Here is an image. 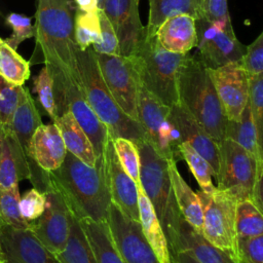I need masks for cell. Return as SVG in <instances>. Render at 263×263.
Wrapping results in <instances>:
<instances>
[{
	"label": "cell",
	"mask_w": 263,
	"mask_h": 263,
	"mask_svg": "<svg viewBox=\"0 0 263 263\" xmlns=\"http://www.w3.org/2000/svg\"><path fill=\"white\" fill-rule=\"evenodd\" d=\"M179 152L187 162L189 170L200 187V190L205 193L212 192L215 189V186L212 182L213 171L209 162L185 142H181L179 145Z\"/></svg>",
	"instance_id": "36"
},
{
	"label": "cell",
	"mask_w": 263,
	"mask_h": 263,
	"mask_svg": "<svg viewBox=\"0 0 263 263\" xmlns=\"http://www.w3.org/2000/svg\"><path fill=\"white\" fill-rule=\"evenodd\" d=\"M202 209L201 235L213 246L225 252L234 263L238 261L235 213L238 200L217 187L205 193L196 192Z\"/></svg>",
	"instance_id": "7"
},
{
	"label": "cell",
	"mask_w": 263,
	"mask_h": 263,
	"mask_svg": "<svg viewBox=\"0 0 263 263\" xmlns=\"http://www.w3.org/2000/svg\"><path fill=\"white\" fill-rule=\"evenodd\" d=\"M69 235L64 249L54 254L60 263H97L88 239L79 221L70 213Z\"/></svg>",
	"instance_id": "30"
},
{
	"label": "cell",
	"mask_w": 263,
	"mask_h": 263,
	"mask_svg": "<svg viewBox=\"0 0 263 263\" xmlns=\"http://www.w3.org/2000/svg\"><path fill=\"white\" fill-rule=\"evenodd\" d=\"M171 112L181 141L189 144L209 162L216 177L219 170V145L180 103L172 106Z\"/></svg>",
	"instance_id": "19"
},
{
	"label": "cell",
	"mask_w": 263,
	"mask_h": 263,
	"mask_svg": "<svg viewBox=\"0 0 263 263\" xmlns=\"http://www.w3.org/2000/svg\"><path fill=\"white\" fill-rule=\"evenodd\" d=\"M168 172L177 206L183 219L198 233L202 228V209L199 197L181 176L176 161L168 159Z\"/></svg>",
	"instance_id": "25"
},
{
	"label": "cell",
	"mask_w": 263,
	"mask_h": 263,
	"mask_svg": "<svg viewBox=\"0 0 263 263\" xmlns=\"http://www.w3.org/2000/svg\"><path fill=\"white\" fill-rule=\"evenodd\" d=\"M140 0H104L101 9L117 36L120 54H136L145 37L139 13Z\"/></svg>",
	"instance_id": "15"
},
{
	"label": "cell",
	"mask_w": 263,
	"mask_h": 263,
	"mask_svg": "<svg viewBox=\"0 0 263 263\" xmlns=\"http://www.w3.org/2000/svg\"><path fill=\"white\" fill-rule=\"evenodd\" d=\"M30 74V62L0 38V76L10 83L24 85Z\"/></svg>",
	"instance_id": "32"
},
{
	"label": "cell",
	"mask_w": 263,
	"mask_h": 263,
	"mask_svg": "<svg viewBox=\"0 0 263 263\" xmlns=\"http://www.w3.org/2000/svg\"><path fill=\"white\" fill-rule=\"evenodd\" d=\"M186 55L170 52L158 44L155 36L145 35L140 48L130 58L140 85L172 107L179 104L178 75Z\"/></svg>",
	"instance_id": "6"
},
{
	"label": "cell",
	"mask_w": 263,
	"mask_h": 263,
	"mask_svg": "<svg viewBox=\"0 0 263 263\" xmlns=\"http://www.w3.org/2000/svg\"><path fill=\"white\" fill-rule=\"evenodd\" d=\"M171 258L172 263H198L190 253L183 250L171 252Z\"/></svg>",
	"instance_id": "49"
},
{
	"label": "cell",
	"mask_w": 263,
	"mask_h": 263,
	"mask_svg": "<svg viewBox=\"0 0 263 263\" xmlns=\"http://www.w3.org/2000/svg\"><path fill=\"white\" fill-rule=\"evenodd\" d=\"M5 22L12 29V34L3 40L15 50L23 41L35 36V27L31 17L25 14L11 12L6 15Z\"/></svg>",
	"instance_id": "41"
},
{
	"label": "cell",
	"mask_w": 263,
	"mask_h": 263,
	"mask_svg": "<svg viewBox=\"0 0 263 263\" xmlns=\"http://www.w3.org/2000/svg\"><path fill=\"white\" fill-rule=\"evenodd\" d=\"M67 149L58 126L52 122L37 127L28 149L29 161L46 172L55 171L63 163Z\"/></svg>",
	"instance_id": "21"
},
{
	"label": "cell",
	"mask_w": 263,
	"mask_h": 263,
	"mask_svg": "<svg viewBox=\"0 0 263 263\" xmlns=\"http://www.w3.org/2000/svg\"><path fill=\"white\" fill-rule=\"evenodd\" d=\"M187 251L198 263H234L222 250L209 242L195 231L184 219H180L175 240L170 246V252Z\"/></svg>",
	"instance_id": "23"
},
{
	"label": "cell",
	"mask_w": 263,
	"mask_h": 263,
	"mask_svg": "<svg viewBox=\"0 0 263 263\" xmlns=\"http://www.w3.org/2000/svg\"><path fill=\"white\" fill-rule=\"evenodd\" d=\"M249 76V97L248 105L250 107L255 126L258 134V141L262 146V127H263V73Z\"/></svg>",
	"instance_id": "39"
},
{
	"label": "cell",
	"mask_w": 263,
	"mask_h": 263,
	"mask_svg": "<svg viewBox=\"0 0 263 263\" xmlns=\"http://www.w3.org/2000/svg\"><path fill=\"white\" fill-rule=\"evenodd\" d=\"M225 138L232 140L253 155L257 160L263 159L262 146L258 141V134L255 126V122L247 104L240 117L236 121H227L225 129ZM224 138V139H225Z\"/></svg>",
	"instance_id": "31"
},
{
	"label": "cell",
	"mask_w": 263,
	"mask_h": 263,
	"mask_svg": "<svg viewBox=\"0 0 263 263\" xmlns=\"http://www.w3.org/2000/svg\"><path fill=\"white\" fill-rule=\"evenodd\" d=\"M219 145L217 188L238 201L250 198L256 175L257 159L237 143L225 138Z\"/></svg>",
	"instance_id": "10"
},
{
	"label": "cell",
	"mask_w": 263,
	"mask_h": 263,
	"mask_svg": "<svg viewBox=\"0 0 263 263\" xmlns=\"http://www.w3.org/2000/svg\"><path fill=\"white\" fill-rule=\"evenodd\" d=\"M179 103L197 120L212 139L225 138L227 117L217 96L208 68L196 54L187 53L178 75Z\"/></svg>",
	"instance_id": "3"
},
{
	"label": "cell",
	"mask_w": 263,
	"mask_h": 263,
	"mask_svg": "<svg viewBox=\"0 0 263 263\" xmlns=\"http://www.w3.org/2000/svg\"><path fill=\"white\" fill-rule=\"evenodd\" d=\"M24 90V85L10 83L0 76V125L9 124Z\"/></svg>",
	"instance_id": "40"
},
{
	"label": "cell",
	"mask_w": 263,
	"mask_h": 263,
	"mask_svg": "<svg viewBox=\"0 0 263 263\" xmlns=\"http://www.w3.org/2000/svg\"><path fill=\"white\" fill-rule=\"evenodd\" d=\"M53 123L61 133L67 151L84 163L93 166L97 162V155L92 144L72 113L64 112L53 120Z\"/></svg>",
	"instance_id": "26"
},
{
	"label": "cell",
	"mask_w": 263,
	"mask_h": 263,
	"mask_svg": "<svg viewBox=\"0 0 263 263\" xmlns=\"http://www.w3.org/2000/svg\"><path fill=\"white\" fill-rule=\"evenodd\" d=\"M2 262H4V258H3V254H2V252L0 250V263H2Z\"/></svg>",
	"instance_id": "50"
},
{
	"label": "cell",
	"mask_w": 263,
	"mask_h": 263,
	"mask_svg": "<svg viewBox=\"0 0 263 263\" xmlns=\"http://www.w3.org/2000/svg\"><path fill=\"white\" fill-rule=\"evenodd\" d=\"M74 38L78 48L82 51L100 41V10L84 12L74 8Z\"/></svg>",
	"instance_id": "33"
},
{
	"label": "cell",
	"mask_w": 263,
	"mask_h": 263,
	"mask_svg": "<svg viewBox=\"0 0 263 263\" xmlns=\"http://www.w3.org/2000/svg\"><path fill=\"white\" fill-rule=\"evenodd\" d=\"M196 37V57L208 69L239 63L246 51V46L235 36L231 20L215 22L198 18Z\"/></svg>",
	"instance_id": "9"
},
{
	"label": "cell",
	"mask_w": 263,
	"mask_h": 263,
	"mask_svg": "<svg viewBox=\"0 0 263 263\" xmlns=\"http://www.w3.org/2000/svg\"><path fill=\"white\" fill-rule=\"evenodd\" d=\"M239 64L248 75L263 73V32L251 44L246 46V51Z\"/></svg>",
	"instance_id": "43"
},
{
	"label": "cell",
	"mask_w": 263,
	"mask_h": 263,
	"mask_svg": "<svg viewBox=\"0 0 263 263\" xmlns=\"http://www.w3.org/2000/svg\"><path fill=\"white\" fill-rule=\"evenodd\" d=\"M46 185L59 192L77 220L106 221L112 200L104 153L91 166L67 151L59 168L44 172V189Z\"/></svg>",
	"instance_id": "2"
},
{
	"label": "cell",
	"mask_w": 263,
	"mask_h": 263,
	"mask_svg": "<svg viewBox=\"0 0 263 263\" xmlns=\"http://www.w3.org/2000/svg\"><path fill=\"white\" fill-rule=\"evenodd\" d=\"M0 248L5 263H60L30 229L2 225Z\"/></svg>",
	"instance_id": "17"
},
{
	"label": "cell",
	"mask_w": 263,
	"mask_h": 263,
	"mask_svg": "<svg viewBox=\"0 0 263 263\" xmlns=\"http://www.w3.org/2000/svg\"><path fill=\"white\" fill-rule=\"evenodd\" d=\"M34 91L37 93L38 101L52 121L58 117L57 104L54 99L53 81L47 68L44 66L37 76L33 79Z\"/></svg>",
	"instance_id": "38"
},
{
	"label": "cell",
	"mask_w": 263,
	"mask_h": 263,
	"mask_svg": "<svg viewBox=\"0 0 263 263\" xmlns=\"http://www.w3.org/2000/svg\"><path fill=\"white\" fill-rule=\"evenodd\" d=\"M113 147L118 161L124 172L134 180L137 186L140 182V157L136 143L125 138H112Z\"/></svg>",
	"instance_id": "37"
},
{
	"label": "cell",
	"mask_w": 263,
	"mask_h": 263,
	"mask_svg": "<svg viewBox=\"0 0 263 263\" xmlns=\"http://www.w3.org/2000/svg\"><path fill=\"white\" fill-rule=\"evenodd\" d=\"M237 263H263V235L237 237Z\"/></svg>",
	"instance_id": "45"
},
{
	"label": "cell",
	"mask_w": 263,
	"mask_h": 263,
	"mask_svg": "<svg viewBox=\"0 0 263 263\" xmlns=\"http://www.w3.org/2000/svg\"><path fill=\"white\" fill-rule=\"evenodd\" d=\"M20 197L18 184L9 188L0 187V223L16 229H30L31 223L20 212Z\"/></svg>",
	"instance_id": "35"
},
{
	"label": "cell",
	"mask_w": 263,
	"mask_h": 263,
	"mask_svg": "<svg viewBox=\"0 0 263 263\" xmlns=\"http://www.w3.org/2000/svg\"><path fill=\"white\" fill-rule=\"evenodd\" d=\"M262 179H263V159H258L256 164V175L253 184L251 200L256 204V206L262 212L263 209V198H262Z\"/></svg>",
	"instance_id": "47"
},
{
	"label": "cell",
	"mask_w": 263,
	"mask_h": 263,
	"mask_svg": "<svg viewBox=\"0 0 263 263\" xmlns=\"http://www.w3.org/2000/svg\"><path fill=\"white\" fill-rule=\"evenodd\" d=\"M104 157L108 173L109 190L112 202L129 219L139 221L138 187L124 172L116 156L112 137H108L104 146Z\"/></svg>",
	"instance_id": "18"
},
{
	"label": "cell",
	"mask_w": 263,
	"mask_h": 263,
	"mask_svg": "<svg viewBox=\"0 0 263 263\" xmlns=\"http://www.w3.org/2000/svg\"><path fill=\"white\" fill-rule=\"evenodd\" d=\"M95 52V51H93ZM101 76L121 110L139 121L138 97L140 82L130 57L96 53Z\"/></svg>",
	"instance_id": "11"
},
{
	"label": "cell",
	"mask_w": 263,
	"mask_h": 263,
	"mask_svg": "<svg viewBox=\"0 0 263 263\" xmlns=\"http://www.w3.org/2000/svg\"><path fill=\"white\" fill-rule=\"evenodd\" d=\"M228 120L239 119L248 104L249 76L239 63L208 69Z\"/></svg>",
	"instance_id": "16"
},
{
	"label": "cell",
	"mask_w": 263,
	"mask_h": 263,
	"mask_svg": "<svg viewBox=\"0 0 263 263\" xmlns=\"http://www.w3.org/2000/svg\"><path fill=\"white\" fill-rule=\"evenodd\" d=\"M77 65L80 85L86 101L107 127L110 136L112 138H125L135 143L146 140L140 122L126 115L110 93L101 76L95 52L90 47L78 51Z\"/></svg>",
	"instance_id": "4"
},
{
	"label": "cell",
	"mask_w": 263,
	"mask_h": 263,
	"mask_svg": "<svg viewBox=\"0 0 263 263\" xmlns=\"http://www.w3.org/2000/svg\"><path fill=\"white\" fill-rule=\"evenodd\" d=\"M58 116L70 111L90 140L97 157L101 156L108 137V129L96 115L77 82H69L54 96Z\"/></svg>",
	"instance_id": "13"
},
{
	"label": "cell",
	"mask_w": 263,
	"mask_h": 263,
	"mask_svg": "<svg viewBox=\"0 0 263 263\" xmlns=\"http://www.w3.org/2000/svg\"><path fill=\"white\" fill-rule=\"evenodd\" d=\"M36 46L49 71L54 96L69 82L80 84L72 0H37Z\"/></svg>",
	"instance_id": "1"
},
{
	"label": "cell",
	"mask_w": 263,
	"mask_h": 263,
	"mask_svg": "<svg viewBox=\"0 0 263 263\" xmlns=\"http://www.w3.org/2000/svg\"><path fill=\"white\" fill-rule=\"evenodd\" d=\"M45 210L35 221L31 222L30 230L37 239L53 255L61 252L69 235L70 212L59 192L46 185Z\"/></svg>",
	"instance_id": "14"
},
{
	"label": "cell",
	"mask_w": 263,
	"mask_h": 263,
	"mask_svg": "<svg viewBox=\"0 0 263 263\" xmlns=\"http://www.w3.org/2000/svg\"><path fill=\"white\" fill-rule=\"evenodd\" d=\"M1 226H2V224H1V223H0V228H1ZM0 250H1V248H0Z\"/></svg>",
	"instance_id": "52"
},
{
	"label": "cell",
	"mask_w": 263,
	"mask_h": 263,
	"mask_svg": "<svg viewBox=\"0 0 263 263\" xmlns=\"http://www.w3.org/2000/svg\"><path fill=\"white\" fill-rule=\"evenodd\" d=\"M138 187L139 222L143 234L153 250L159 263H172L167 239L154 209L141 185Z\"/></svg>",
	"instance_id": "24"
},
{
	"label": "cell",
	"mask_w": 263,
	"mask_h": 263,
	"mask_svg": "<svg viewBox=\"0 0 263 263\" xmlns=\"http://www.w3.org/2000/svg\"><path fill=\"white\" fill-rule=\"evenodd\" d=\"M2 263H5V262H2Z\"/></svg>",
	"instance_id": "53"
},
{
	"label": "cell",
	"mask_w": 263,
	"mask_h": 263,
	"mask_svg": "<svg viewBox=\"0 0 263 263\" xmlns=\"http://www.w3.org/2000/svg\"><path fill=\"white\" fill-rule=\"evenodd\" d=\"M103 1H104V0H99V4H100V8H101V7H102V4H103Z\"/></svg>",
	"instance_id": "51"
},
{
	"label": "cell",
	"mask_w": 263,
	"mask_h": 263,
	"mask_svg": "<svg viewBox=\"0 0 263 263\" xmlns=\"http://www.w3.org/2000/svg\"><path fill=\"white\" fill-rule=\"evenodd\" d=\"M154 36L163 49L186 54L196 46V20L188 14L171 16L159 25Z\"/></svg>",
	"instance_id": "22"
},
{
	"label": "cell",
	"mask_w": 263,
	"mask_h": 263,
	"mask_svg": "<svg viewBox=\"0 0 263 263\" xmlns=\"http://www.w3.org/2000/svg\"><path fill=\"white\" fill-rule=\"evenodd\" d=\"M136 146L140 157L141 186L154 209L170 247L175 240L182 215L173 193L168 159L158 153L147 140L136 142Z\"/></svg>",
	"instance_id": "5"
},
{
	"label": "cell",
	"mask_w": 263,
	"mask_h": 263,
	"mask_svg": "<svg viewBox=\"0 0 263 263\" xmlns=\"http://www.w3.org/2000/svg\"><path fill=\"white\" fill-rule=\"evenodd\" d=\"M46 196L45 193L36 188L28 190L20 197V212L22 217L28 221L33 222L37 220L45 210Z\"/></svg>",
	"instance_id": "42"
},
{
	"label": "cell",
	"mask_w": 263,
	"mask_h": 263,
	"mask_svg": "<svg viewBox=\"0 0 263 263\" xmlns=\"http://www.w3.org/2000/svg\"><path fill=\"white\" fill-rule=\"evenodd\" d=\"M42 124L39 111L29 89L25 87L24 93L12 114L7 126L14 133L25 154L28 157V149L32 136L38 126ZM29 159V158H28Z\"/></svg>",
	"instance_id": "28"
},
{
	"label": "cell",
	"mask_w": 263,
	"mask_h": 263,
	"mask_svg": "<svg viewBox=\"0 0 263 263\" xmlns=\"http://www.w3.org/2000/svg\"><path fill=\"white\" fill-rule=\"evenodd\" d=\"M138 115L146 140L166 159L177 162L181 157L179 145L182 141L173 119L171 107L140 85Z\"/></svg>",
	"instance_id": "8"
},
{
	"label": "cell",
	"mask_w": 263,
	"mask_h": 263,
	"mask_svg": "<svg viewBox=\"0 0 263 263\" xmlns=\"http://www.w3.org/2000/svg\"><path fill=\"white\" fill-rule=\"evenodd\" d=\"M100 25H101V38L97 44L91 46V49L96 53L119 55L120 49H119L117 36L109 20L107 18L106 14L102 9H100Z\"/></svg>",
	"instance_id": "44"
},
{
	"label": "cell",
	"mask_w": 263,
	"mask_h": 263,
	"mask_svg": "<svg viewBox=\"0 0 263 263\" xmlns=\"http://www.w3.org/2000/svg\"><path fill=\"white\" fill-rule=\"evenodd\" d=\"M203 10L204 17L209 21L224 22L231 20L227 0H204Z\"/></svg>",
	"instance_id": "46"
},
{
	"label": "cell",
	"mask_w": 263,
	"mask_h": 263,
	"mask_svg": "<svg viewBox=\"0 0 263 263\" xmlns=\"http://www.w3.org/2000/svg\"><path fill=\"white\" fill-rule=\"evenodd\" d=\"M235 227L237 237H253L263 235L262 212L250 198H246L237 202Z\"/></svg>",
	"instance_id": "34"
},
{
	"label": "cell",
	"mask_w": 263,
	"mask_h": 263,
	"mask_svg": "<svg viewBox=\"0 0 263 263\" xmlns=\"http://www.w3.org/2000/svg\"><path fill=\"white\" fill-rule=\"evenodd\" d=\"M72 3L75 9L84 12H96L101 9L99 0H72Z\"/></svg>",
	"instance_id": "48"
},
{
	"label": "cell",
	"mask_w": 263,
	"mask_h": 263,
	"mask_svg": "<svg viewBox=\"0 0 263 263\" xmlns=\"http://www.w3.org/2000/svg\"><path fill=\"white\" fill-rule=\"evenodd\" d=\"M149 14L148 23L145 27V35L153 37L159 25L166 18L188 14L195 20L204 17V0H148Z\"/></svg>",
	"instance_id": "27"
},
{
	"label": "cell",
	"mask_w": 263,
	"mask_h": 263,
	"mask_svg": "<svg viewBox=\"0 0 263 263\" xmlns=\"http://www.w3.org/2000/svg\"><path fill=\"white\" fill-rule=\"evenodd\" d=\"M106 221L124 263H159L139 221L127 218L113 202L110 203Z\"/></svg>",
	"instance_id": "12"
},
{
	"label": "cell",
	"mask_w": 263,
	"mask_h": 263,
	"mask_svg": "<svg viewBox=\"0 0 263 263\" xmlns=\"http://www.w3.org/2000/svg\"><path fill=\"white\" fill-rule=\"evenodd\" d=\"M95 254L97 263H124L112 239L107 221L78 220Z\"/></svg>",
	"instance_id": "29"
},
{
	"label": "cell",
	"mask_w": 263,
	"mask_h": 263,
	"mask_svg": "<svg viewBox=\"0 0 263 263\" xmlns=\"http://www.w3.org/2000/svg\"><path fill=\"white\" fill-rule=\"evenodd\" d=\"M31 178L29 159L14 133L0 125V187L9 188Z\"/></svg>",
	"instance_id": "20"
}]
</instances>
